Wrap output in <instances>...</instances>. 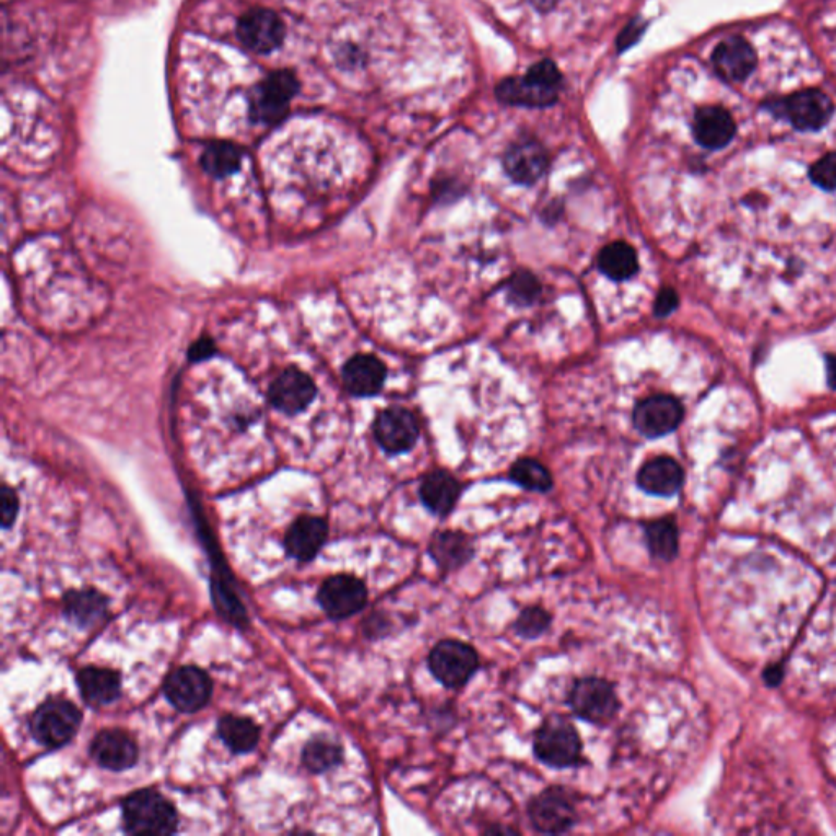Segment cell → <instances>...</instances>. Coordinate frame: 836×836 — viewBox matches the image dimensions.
<instances>
[{"label":"cell","instance_id":"obj_1","mask_svg":"<svg viewBox=\"0 0 836 836\" xmlns=\"http://www.w3.org/2000/svg\"><path fill=\"white\" fill-rule=\"evenodd\" d=\"M533 750L541 763L556 770L579 768L585 763L582 739L567 717L544 719L534 734Z\"/></svg>","mask_w":836,"mask_h":836},{"label":"cell","instance_id":"obj_2","mask_svg":"<svg viewBox=\"0 0 836 836\" xmlns=\"http://www.w3.org/2000/svg\"><path fill=\"white\" fill-rule=\"evenodd\" d=\"M126 832L133 835H172L177 832L178 815L172 802L159 792L141 789L126 797L123 804Z\"/></svg>","mask_w":836,"mask_h":836},{"label":"cell","instance_id":"obj_3","mask_svg":"<svg viewBox=\"0 0 836 836\" xmlns=\"http://www.w3.org/2000/svg\"><path fill=\"white\" fill-rule=\"evenodd\" d=\"M528 817L536 832L546 835L570 832L579 822L577 796L564 786L546 788L531 799Z\"/></svg>","mask_w":836,"mask_h":836},{"label":"cell","instance_id":"obj_4","mask_svg":"<svg viewBox=\"0 0 836 836\" xmlns=\"http://www.w3.org/2000/svg\"><path fill=\"white\" fill-rule=\"evenodd\" d=\"M299 82L293 72L275 71L255 85L249 97V113L252 120L262 125L280 123L290 110L294 95L298 94Z\"/></svg>","mask_w":836,"mask_h":836},{"label":"cell","instance_id":"obj_5","mask_svg":"<svg viewBox=\"0 0 836 836\" xmlns=\"http://www.w3.org/2000/svg\"><path fill=\"white\" fill-rule=\"evenodd\" d=\"M567 703L575 716L595 725H606L618 716L621 701L610 681L585 676L570 688Z\"/></svg>","mask_w":836,"mask_h":836},{"label":"cell","instance_id":"obj_6","mask_svg":"<svg viewBox=\"0 0 836 836\" xmlns=\"http://www.w3.org/2000/svg\"><path fill=\"white\" fill-rule=\"evenodd\" d=\"M82 712L67 699H49L41 704L30 722L33 739L46 748H61L76 737Z\"/></svg>","mask_w":836,"mask_h":836},{"label":"cell","instance_id":"obj_7","mask_svg":"<svg viewBox=\"0 0 836 836\" xmlns=\"http://www.w3.org/2000/svg\"><path fill=\"white\" fill-rule=\"evenodd\" d=\"M428 668L445 688L461 690L479 670V655L466 642L445 639L428 655Z\"/></svg>","mask_w":836,"mask_h":836},{"label":"cell","instance_id":"obj_8","mask_svg":"<svg viewBox=\"0 0 836 836\" xmlns=\"http://www.w3.org/2000/svg\"><path fill=\"white\" fill-rule=\"evenodd\" d=\"M770 110L791 121L794 128L801 131H815L827 125L835 107L832 98L820 90H802L779 102L770 103Z\"/></svg>","mask_w":836,"mask_h":836},{"label":"cell","instance_id":"obj_9","mask_svg":"<svg viewBox=\"0 0 836 836\" xmlns=\"http://www.w3.org/2000/svg\"><path fill=\"white\" fill-rule=\"evenodd\" d=\"M164 693L172 706L180 712L200 711L205 708L213 694L211 678L201 668L187 665L175 668L165 678Z\"/></svg>","mask_w":836,"mask_h":836},{"label":"cell","instance_id":"obj_10","mask_svg":"<svg viewBox=\"0 0 836 836\" xmlns=\"http://www.w3.org/2000/svg\"><path fill=\"white\" fill-rule=\"evenodd\" d=\"M317 600L330 618L347 619L365 608L368 590L355 575H332L322 583Z\"/></svg>","mask_w":836,"mask_h":836},{"label":"cell","instance_id":"obj_11","mask_svg":"<svg viewBox=\"0 0 836 836\" xmlns=\"http://www.w3.org/2000/svg\"><path fill=\"white\" fill-rule=\"evenodd\" d=\"M285 35V23L272 10H249L237 23V38L254 53H272L280 48Z\"/></svg>","mask_w":836,"mask_h":836},{"label":"cell","instance_id":"obj_12","mask_svg":"<svg viewBox=\"0 0 836 836\" xmlns=\"http://www.w3.org/2000/svg\"><path fill=\"white\" fill-rule=\"evenodd\" d=\"M634 427L647 438H659L678 428L683 420V405L672 396L647 397L634 409Z\"/></svg>","mask_w":836,"mask_h":836},{"label":"cell","instance_id":"obj_13","mask_svg":"<svg viewBox=\"0 0 836 836\" xmlns=\"http://www.w3.org/2000/svg\"><path fill=\"white\" fill-rule=\"evenodd\" d=\"M420 435L417 418L402 407H391L378 415L374 422V436L379 446L389 454L407 453L414 448Z\"/></svg>","mask_w":836,"mask_h":836},{"label":"cell","instance_id":"obj_14","mask_svg":"<svg viewBox=\"0 0 836 836\" xmlns=\"http://www.w3.org/2000/svg\"><path fill=\"white\" fill-rule=\"evenodd\" d=\"M268 397L275 409L285 414H298L314 401L316 384L311 376H307L303 371L290 368L276 376L268 391Z\"/></svg>","mask_w":836,"mask_h":836},{"label":"cell","instance_id":"obj_15","mask_svg":"<svg viewBox=\"0 0 836 836\" xmlns=\"http://www.w3.org/2000/svg\"><path fill=\"white\" fill-rule=\"evenodd\" d=\"M90 755L105 770L125 771L136 765L139 750L131 735L108 729L102 730L90 743Z\"/></svg>","mask_w":836,"mask_h":836},{"label":"cell","instance_id":"obj_16","mask_svg":"<svg viewBox=\"0 0 836 836\" xmlns=\"http://www.w3.org/2000/svg\"><path fill=\"white\" fill-rule=\"evenodd\" d=\"M547 152L538 141L523 139L508 147L503 157V167L508 177L520 185H533L546 172Z\"/></svg>","mask_w":836,"mask_h":836},{"label":"cell","instance_id":"obj_17","mask_svg":"<svg viewBox=\"0 0 836 836\" xmlns=\"http://www.w3.org/2000/svg\"><path fill=\"white\" fill-rule=\"evenodd\" d=\"M428 554L441 572H454L474 559L476 547L471 536L463 531H438L428 544Z\"/></svg>","mask_w":836,"mask_h":836},{"label":"cell","instance_id":"obj_18","mask_svg":"<svg viewBox=\"0 0 836 836\" xmlns=\"http://www.w3.org/2000/svg\"><path fill=\"white\" fill-rule=\"evenodd\" d=\"M712 63L725 81L742 82L755 71V49L747 40L734 36L717 46L712 54Z\"/></svg>","mask_w":836,"mask_h":836},{"label":"cell","instance_id":"obj_19","mask_svg":"<svg viewBox=\"0 0 836 836\" xmlns=\"http://www.w3.org/2000/svg\"><path fill=\"white\" fill-rule=\"evenodd\" d=\"M329 536V526L319 516H301L286 534L288 554L299 562H309L319 554Z\"/></svg>","mask_w":836,"mask_h":836},{"label":"cell","instance_id":"obj_20","mask_svg":"<svg viewBox=\"0 0 836 836\" xmlns=\"http://www.w3.org/2000/svg\"><path fill=\"white\" fill-rule=\"evenodd\" d=\"M463 492L461 482L443 469H436L423 477L420 499L436 516H448L453 512Z\"/></svg>","mask_w":836,"mask_h":836},{"label":"cell","instance_id":"obj_21","mask_svg":"<svg viewBox=\"0 0 836 836\" xmlns=\"http://www.w3.org/2000/svg\"><path fill=\"white\" fill-rule=\"evenodd\" d=\"M343 384L353 396H374L386 381V366L373 355H356L343 366Z\"/></svg>","mask_w":836,"mask_h":836},{"label":"cell","instance_id":"obj_22","mask_svg":"<svg viewBox=\"0 0 836 836\" xmlns=\"http://www.w3.org/2000/svg\"><path fill=\"white\" fill-rule=\"evenodd\" d=\"M685 474L675 459L660 456L650 459L637 474V485L644 492L657 497H672L681 489Z\"/></svg>","mask_w":836,"mask_h":836},{"label":"cell","instance_id":"obj_23","mask_svg":"<svg viewBox=\"0 0 836 836\" xmlns=\"http://www.w3.org/2000/svg\"><path fill=\"white\" fill-rule=\"evenodd\" d=\"M693 133L706 149H722L735 136V121L725 108L704 107L694 116Z\"/></svg>","mask_w":836,"mask_h":836},{"label":"cell","instance_id":"obj_24","mask_svg":"<svg viewBox=\"0 0 836 836\" xmlns=\"http://www.w3.org/2000/svg\"><path fill=\"white\" fill-rule=\"evenodd\" d=\"M559 89L541 84L533 77H510L500 82L497 87V97L507 105L520 107H549L557 100Z\"/></svg>","mask_w":836,"mask_h":836},{"label":"cell","instance_id":"obj_25","mask_svg":"<svg viewBox=\"0 0 836 836\" xmlns=\"http://www.w3.org/2000/svg\"><path fill=\"white\" fill-rule=\"evenodd\" d=\"M77 685L85 703L94 708L107 706L120 698V673L110 668L85 667L77 675Z\"/></svg>","mask_w":836,"mask_h":836},{"label":"cell","instance_id":"obj_26","mask_svg":"<svg viewBox=\"0 0 836 836\" xmlns=\"http://www.w3.org/2000/svg\"><path fill=\"white\" fill-rule=\"evenodd\" d=\"M108 611V598L94 588L69 592L64 596V614L71 623L90 629L102 623Z\"/></svg>","mask_w":836,"mask_h":836},{"label":"cell","instance_id":"obj_27","mask_svg":"<svg viewBox=\"0 0 836 836\" xmlns=\"http://www.w3.org/2000/svg\"><path fill=\"white\" fill-rule=\"evenodd\" d=\"M645 541L650 554L657 561L672 562L678 554V526L670 516L649 521L644 525Z\"/></svg>","mask_w":836,"mask_h":836},{"label":"cell","instance_id":"obj_28","mask_svg":"<svg viewBox=\"0 0 836 836\" xmlns=\"http://www.w3.org/2000/svg\"><path fill=\"white\" fill-rule=\"evenodd\" d=\"M598 267L608 278L614 281L629 280L639 268L636 250L626 242H613L606 245L598 255Z\"/></svg>","mask_w":836,"mask_h":836},{"label":"cell","instance_id":"obj_29","mask_svg":"<svg viewBox=\"0 0 836 836\" xmlns=\"http://www.w3.org/2000/svg\"><path fill=\"white\" fill-rule=\"evenodd\" d=\"M219 737L234 753H249L257 747L260 729L249 717L224 716L218 724Z\"/></svg>","mask_w":836,"mask_h":836},{"label":"cell","instance_id":"obj_30","mask_svg":"<svg viewBox=\"0 0 836 836\" xmlns=\"http://www.w3.org/2000/svg\"><path fill=\"white\" fill-rule=\"evenodd\" d=\"M242 157H244V152L236 144L213 143L209 144L203 152L201 165L213 177H227L241 167Z\"/></svg>","mask_w":836,"mask_h":836},{"label":"cell","instance_id":"obj_31","mask_svg":"<svg viewBox=\"0 0 836 836\" xmlns=\"http://www.w3.org/2000/svg\"><path fill=\"white\" fill-rule=\"evenodd\" d=\"M342 760V745L327 737L312 739L303 750L304 766L311 773H325L340 765Z\"/></svg>","mask_w":836,"mask_h":836},{"label":"cell","instance_id":"obj_32","mask_svg":"<svg viewBox=\"0 0 836 836\" xmlns=\"http://www.w3.org/2000/svg\"><path fill=\"white\" fill-rule=\"evenodd\" d=\"M510 479L523 489L541 492V494L549 492L554 485L549 469L531 458L518 459L510 469Z\"/></svg>","mask_w":836,"mask_h":836},{"label":"cell","instance_id":"obj_33","mask_svg":"<svg viewBox=\"0 0 836 836\" xmlns=\"http://www.w3.org/2000/svg\"><path fill=\"white\" fill-rule=\"evenodd\" d=\"M551 624L552 616L549 611L544 610L541 606H528L516 618L513 629H515L516 636H520L521 639L534 641V639L543 636L544 632L551 627Z\"/></svg>","mask_w":836,"mask_h":836},{"label":"cell","instance_id":"obj_34","mask_svg":"<svg viewBox=\"0 0 836 836\" xmlns=\"http://www.w3.org/2000/svg\"><path fill=\"white\" fill-rule=\"evenodd\" d=\"M541 285L531 273L520 272L508 283V298L516 306H528L538 298Z\"/></svg>","mask_w":836,"mask_h":836},{"label":"cell","instance_id":"obj_35","mask_svg":"<svg viewBox=\"0 0 836 836\" xmlns=\"http://www.w3.org/2000/svg\"><path fill=\"white\" fill-rule=\"evenodd\" d=\"M810 178L823 190H836V152L815 162L810 169Z\"/></svg>","mask_w":836,"mask_h":836},{"label":"cell","instance_id":"obj_36","mask_svg":"<svg viewBox=\"0 0 836 836\" xmlns=\"http://www.w3.org/2000/svg\"><path fill=\"white\" fill-rule=\"evenodd\" d=\"M18 510H20V500L14 489H10L9 485L2 487V494H0V520L4 528H10L17 520Z\"/></svg>","mask_w":836,"mask_h":836},{"label":"cell","instance_id":"obj_37","mask_svg":"<svg viewBox=\"0 0 836 836\" xmlns=\"http://www.w3.org/2000/svg\"><path fill=\"white\" fill-rule=\"evenodd\" d=\"M678 307V294L672 288H665L660 291L659 296L655 299V314L659 317L668 316L672 314Z\"/></svg>","mask_w":836,"mask_h":836},{"label":"cell","instance_id":"obj_38","mask_svg":"<svg viewBox=\"0 0 836 836\" xmlns=\"http://www.w3.org/2000/svg\"><path fill=\"white\" fill-rule=\"evenodd\" d=\"M214 352V345L211 340L205 338V340H201V342L196 343L195 347L192 348V360H205L208 356L213 355Z\"/></svg>","mask_w":836,"mask_h":836},{"label":"cell","instance_id":"obj_39","mask_svg":"<svg viewBox=\"0 0 836 836\" xmlns=\"http://www.w3.org/2000/svg\"><path fill=\"white\" fill-rule=\"evenodd\" d=\"M783 675L784 672L783 668H781V665H773V667H770L768 668V670H766L765 681L770 686H776L779 685V683H781V680H783Z\"/></svg>","mask_w":836,"mask_h":836},{"label":"cell","instance_id":"obj_40","mask_svg":"<svg viewBox=\"0 0 836 836\" xmlns=\"http://www.w3.org/2000/svg\"><path fill=\"white\" fill-rule=\"evenodd\" d=\"M828 384L836 389V356L827 358Z\"/></svg>","mask_w":836,"mask_h":836}]
</instances>
